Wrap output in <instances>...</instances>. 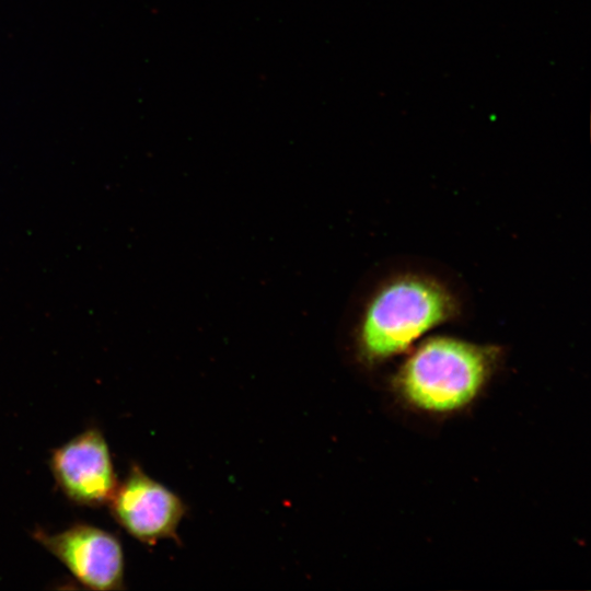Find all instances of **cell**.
I'll list each match as a JSON object with an SVG mask.
<instances>
[{
  "label": "cell",
  "instance_id": "1",
  "mask_svg": "<svg viewBox=\"0 0 591 591\" xmlns=\"http://www.w3.org/2000/svg\"><path fill=\"white\" fill-rule=\"evenodd\" d=\"M459 313L456 296L439 279L416 273L389 278L368 297L358 316L356 357L367 367L381 364Z\"/></svg>",
  "mask_w": 591,
  "mask_h": 591
},
{
  "label": "cell",
  "instance_id": "2",
  "mask_svg": "<svg viewBox=\"0 0 591 591\" xmlns=\"http://www.w3.org/2000/svg\"><path fill=\"white\" fill-rule=\"evenodd\" d=\"M501 358L496 345L452 336H431L412 348L396 370L392 387L409 407L444 415L472 404Z\"/></svg>",
  "mask_w": 591,
  "mask_h": 591
},
{
  "label": "cell",
  "instance_id": "3",
  "mask_svg": "<svg viewBox=\"0 0 591 591\" xmlns=\"http://www.w3.org/2000/svg\"><path fill=\"white\" fill-rule=\"evenodd\" d=\"M115 522L137 541L153 546L164 540L179 543L178 528L188 507L169 487L132 463L109 499Z\"/></svg>",
  "mask_w": 591,
  "mask_h": 591
},
{
  "label": "cell",
  "instance_id": "4",
  "mask_svg": "<svg viewBox=\"0 0 591 591\" xmlns=\"http://www.w3.org/2000/svg\"><path fill=\"white\" fill-rule=\"evenodd\" d=\"M33 538L82 587L97 591L125 589V555L115 534L78 522L57 533L36 530Z\"/></svg>",
  "mask_w": 591,
  "mask_h": 591
},
{
  "label": "cell",
  "instance_id": "5",
  "mask_svg": "<svg viewBox=\"0 0 591 591\" xmlns=\"http://www.w3.org/2000/svg\"><path fill=\"white\" fill-rule=\"evenodd\" d=\"M48 465L58 489L77 506H106L118 485L108 443L96 426L54 449Z\"/></svg>",
  "mask_w": 591,
  "mask_h": 591
}]
</instances>
